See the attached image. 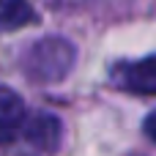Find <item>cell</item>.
Returning a JSON list of instances; mask_svg holds the SVG:
<instances>
[{"label": "cell", "mask_w": 156, "mask_h": 156, "mask_svg": "<svg viewBox=\"0 0 156 156\" xmlns=\"http://www.w3.org/2000/svg\"><path fill=\"white\" fill-rule=\"evenodd\" d=\"M74 60H77L74 44L60 36H49L36 41L27 49L22 66H25V74L36 82H60L74 69Z\"/></svg>", "instance_id": "obj_1"}, {"label": "cell", "mask_w": 156, "mask_h": 156, "mask_svg": "<svg viewBox=\"0 0 156 156\" xmlns=\"http://www.w3.org/2000/svg\"><path fill=\"white\" fill-rule=\"evenodd\" d=\"M36 19L27 0H0V30H16Z\"/></svg>", "instance_id": "obj_5"}, {"label": "cell", "mask_w": 156, "mask_h": 156, "mask_svg": "<svg viewBox=\"0 0 156 156\" xmlns=\"http://www.w3.org/2000/svg\"><path fill=\"white\" fill-rule=\"evenodd\" d=\"M60 134H63V126L49 112H38L25 121V140L38 151H55L60 145Z\"/></svg>", "instance_id": "obj_3"}, {"label": "cell", "mask_w": 156, "mask_h": 156, "mask_svg": "<svg viewBox=\"0 0 156 156\" xmlns=\"http://www.w3.org/2000/svg\"><path fill=\"white\" fill-rule=\"evenodd\" d=\"M25 101L16 90L0 85V134H11L25 123Z\"/></svg>", "instance_id": "obj_4"}, {"label": "cell", "mask_w": 156, "mask_h": 156, "mask_svg": "<svg viewBox=\"0 0 156 156\" xmlns=\"http://www.w3.org/2000/svg\"><path fill=\"white\" fill-rule=\"evenodd\" d=\"M112 80L129 93L156 96V55L132 60V63H118L112 71Z\"/></svg>", "instance_id": "obj_2"}, {"label": "cell", "mask_w": 156, "mask_h": 156, "mask_svg": "<svg viewBox=\"0 0 156 156\" xmlns=\"http://www.w3.org/2000/svg\"><path fill=\"white\" fill-rule=\"evenodd\" d=\"M143 129H145V134H148V140L156 143V110L145 118V123H143Z\"/></svg>", "instance_id": "obj_6"}]
</instances>
